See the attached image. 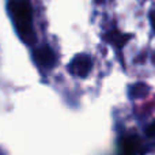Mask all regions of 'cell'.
I'll use <instances>...</instances> for the list:
<instances>
[{
    "instance_id": "4",
    "label": "cell",
    "mask_w": 155,
    "mask_h": 155,
    "mask_svg": "<svg viewBox=\"0 0 155 155\" xmlns=\"http://www.w3.org/2000/svg\"><path fill=\"white\" fill-rule=\"evenodd\" d=\"M107 38H109L110 41H112L113 44H116V45H118V46H121L124 42H125V40L128 37H124L123 34H120L118 31H112L109 35H107Z\"/></svg>"
},
{
    "instance_id": "2",
    "label": "cell",
    "mask_w": 155,
    "mask_h": 155,
    "mask_svg": "<svg viewBox=\"0 0 155 155\" xmlns=\"http://www.w3.org/2000/svg\"><path fill=\"white\" fill-rule=\"evenodd\" d=\"M70 71L71 74L80 78H84L88 75L91 71V59L87 54H79L71 61L70 64Z\"/></svg>"
},
{
    "instance_id": "1",
    "label": "cell",
    "mask_w": 155,
    "mask_h": 155,
    "mask_svg": "<svg viewBox=\"0 0 155 155\" xmlns=\"http://www.w3.org/2000/svg\"><path fill=\"white\" fill-rule=\"evenodd\" d=\"M10 8L12 11L16 30H18L19 35L22 37V40L27 44L34 42L35 35L31 26L33 11L29 2H26V0H12L10 4Z\"/></svg>"
},
{
    "instance_id": "5",
    "label": "cell",
    "mask_w": 155,
    "mask_h": 155,
    "mask_svg": "<svg viewBox=\"0 0 155 155\" xmlns=\"http://www.w3.org/2000/svg\"><path fill=\"white\" fill-rule=\"evenodd\" d=\"M151 23H153V27H154V30H155V11H153V12H151Z\"/></svg>"
},
{
    "instance_id": "3",
    "label": "cell",
    "mask_w": 155,
    "mask_h": 155,
    "mask_svg": "<svg viewBox=\"0 0 155 155\" xmlns=\"http://www.w3.org/2000/svg\"><path fill=\"white\" fill-rule=\"evenodd\" d=\"M34 59L40 65L51 67L54 63V54L48 46H42V48H38L34 52Z\"/></svg>"
}]
</instances>
